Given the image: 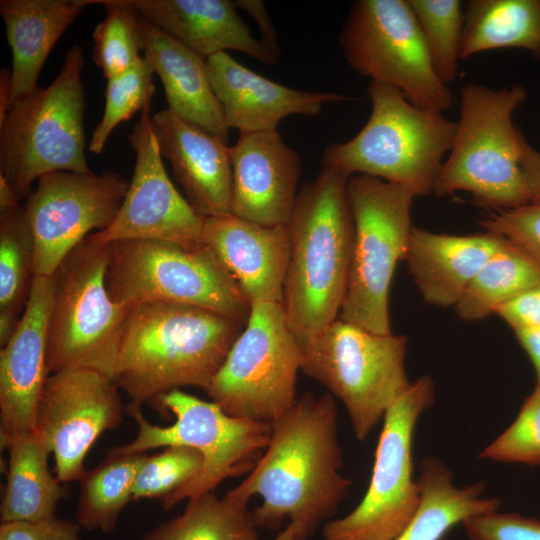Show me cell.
I'll list each match as a JSON object with an SVG mask.
<instances>
[{"label": "cell", "instance_id": "obj_8", "mask_svg": "<svg viewBox=\"0 0 540 540\" xmlns=\"http://www.w3.org/2000/svg\"><path fill=\"white\" fill-rule=\"evenodd\" d=\"M110 245L106 287L114 302L128 307L151 302L190 305L246 325L249 300L205 244L126 240Z\"/></svg>", "mask_w": 540, "mask_h": 540}, {"label": "cell", "instance_id": "obj_19", "mask_svg": "<svg viewBox=\"0 0 540 540\" xmlns=\"http://www.w3.org/2000/svg\"><path fill=\"white\" fill-rule=\"evenodd\" d=\"M54 277H34L20 324L0 351V434L10 438L35 430L40 398L49 377L48 322Z\"/></svg>", "mask_w": 540, "mask_h": 540}, {"label": "cell", "instance_id": "obj_28", "mask_svg": "<svg viewBox=\"0 0 540 540\" xmlns=\"http://www.w3.org/2000/svg\"><path fill=\"white\" fill-rule=\"evenodd\" d=\"M452 477L451 470L436 457L428 456L420 462V504L395 540H442L465 519L499 510L501 500L484 497L482 482L458 487Z\"/></svg>", "mask_w": 540, "mask_h": 540}, {"label": "cell", "instance_id": "obj_16", "mask_svg": "<svg viewBox=\"0 0 540 540\" xmlns=\"http://www.w3.org/2000/svg\"><path fill=\"white\" fill-rule=\"evenodd\" d=\"M119 390L112 378L88 368L65 369L47 378L35 431L48 444L61 483L79 481L94 442L120 424L125 407Z\"/></svg>", "mask_w": 540, "mask_h": 540}, {"label": "cell", "instance_id": "obj_11", "mask_svg": "<svg viewBox=\"0 0 540 540\" xmlns=\"http://www.w3.org/2000/svg\"><path fill=\"white\" fill-rule=\"evenodd\" d=\"M354 241L345 297L338 318L377 334L391 333L389 292L404 260L416 196L409 189L368 175L348 179Z\"/></svg>", "mask_w": 540, "mask_h": 540}, {"label": "cell", "instance_id": "obj_33", "mask_svg": "<svg viewBox=\"0 0 540 540\" xmlns=\"http://www.w3.org/2000/svg\"><path fill=\"white\" fill-rule=\"evenodd\" d=\"M34 271V239L24 206L0 213V318L20 321Z\"/></svg>", "mask_w": 540, "mask_h": 540}, {"label": "cell", "instance_id": "obj_14", "mask_svg": "<svg viewBox=\"0 0 540 540\" xmlns=\"http://www.w3.org/2000/svg\"><path fill=\"white\" fill-rule=\"evenodd\" d=\"M434 400V383L424 375L389 408L367 491L350 513L323 525L325 540H395L409 524L421 499L413 477V436L420 416Z\"/></svg>", "mask_w": 540, "mask_h": 540}, {"label": "cell", "instance_id": "obj_47", "mask_svg": "<svg viewBox=\"0 0 540 540\" xmlns=\"http://www.w3.org/2000/svg\"><path fill=\"white\" fill-rule=\"evenodd\" d=\"M272 540H298V530L294 523L289 522L285 529Z\"/></svg>", "mask_w": 540, "mask_h": 540}, {"label": "cell", "instance_id": "obj_2", "mask_svg": "<svg viewBox=\"0 0 540 540\" xmlns=\"http://www.w3.org/2000/svg\"><path fill=\"white\" fill-rule=\"evenodd\" d=\"M245 325L184 304L151 302L129 308L114 382L129 403L150 404L181 387L210 386Z\"/></svg>", "mask_w": 540, "mask_h": 540}, {"label": "cell", "instance_id": "obj_44", "mask_svg": "<svg viewBox=\"0 0 540 540\" xmlns=\"http://www.w3.org/2000/svg\"><path fill=\"white\" fill-rule=\"evenodd\" d=\"M515 336L529 356L535 371L536 384L540 387V328H516Z\"/></svg>", "mask_w": 540, "mask_h": 540}, {"label": "cell", "instance_id": "obj_4", "mask_svg": "<svg viewBox=\"0 0 540 540\" xmlns=\"http://www.w3.org/2000/svg\"><path fill=\"white\" fill-rule=\"evenodd\" d=\"M349 178L322 167L299 190L288 222L283 308L301 347L337 319L345 297L354 241Z\"/></svg>", "mask_w": 540, "mask_h": 540}, {"label": "cell", "instance_id": "obj_38", "mask_svg": "<svg viewBox=\"0 0 540 540\" xmlns=\"http://www.w3.org/2000/svg\"><path fill=\"white\" fill-rule=\"evenodd\" d=\"M479 457L503 463L540 465V387H534L515 420Z\"/></svg>", "mask_w": 540, "mask_h": 540}, {"label": "cell", "instance_id": "obj_24", "mask_svg": "<svg viewBox=\"0 0 540 540\" xmlns=\"http://www.w3.org/2000/svg\"><path fill=\"white\" fill-rule=\"evenodd\" d=\"M139 16L205 59L227 50L266 65L278 56L256 39L229 0H131Z\"/></svg>", "mask_w": 540, "mask_h": 540}, {"label": "cell", "instance_id": "obj_23", "mask_svg": "<svg viewBox=\"0 0 540 540\" xmlns=\"http://www.w3.org/2000/svg\"><path fill=\"white\" fill-rule=\"evenodd\" d=\"M504 242L488 231L452 235L412 227L404 260L425 302L454 307Z\"/></svg>", "mask_w": 540, "mask_h": 540}, {"label": "cell", "instance_id": "obj_30", "mask_svg": "<svg viewBox=\"0 0 540 540\" xmlns=\"http://www.w3.org/2000/svg\"><path fill=\"white\" fill-rule=\"evenodd\" d=\"M540 284V265L505 238L453 307L464 321L481 320Z\"/></svg>", "mask_w": 540, "mask_h": 540}, {"label": "cell", "instance_id": "obj_27", "mask_svg": "<svg viewBox=\"0 0 540 540\" xmlns=\"http://www.w3.org/2000/svg\"><path fill=\"white\" fill-rule=\"evenodd\" d=\"M1 445L9 453L1 522H38L54 517L58 502L67 497L68 490L49 470L48 444L34 430L1 438Z\"/></svg>", "mask_w": 540, "mask_h": 540}, {"label": "cell", "instance_id": "obj_29", "mask_svg": "<svg viewBox=\"0 0 540 540\" xmlns=\"http://www.w3.org/2000/svg\"><path fill=\"white\" fill-rule=\"evenodd\" d=\"M461 60L496 49H522L540 60V0H469Z\"/></svg>", "mask_w": 540, "mask_h": 540}, {"label": "cell", "instance_id": "obj_10", "mask_svg": "<svg viewBox=\"0 0 540 540\" xmlns=\"http://www.w3.org/2000/svg\"><path fill=\"white\" fill-rule=\"evenodd\" d=\"M301 349L300 371L344 404L359 441L411 384L404 335L373 333L337 318Z\"/></svg>", "mask_w": 540, "mask_h": 540}, {"label": "cell", "instance_id": "obj_32", "mask_svg": "<svg viewBox=\"0 0 540 540\" xmlns=\"http://www.w3.org/2000/svg\"><path fill=\"white\" fill-rule=\"evenodd\" d=\"M248 502L227 492L188 500L183 513L140 540H258Z\"/></svg>", "mask_w": 540, "mask_h": 540}, {"label": "cell", "instance_id": "obj_36", "mask_svg": "<svg viewBox=\"0 0 540 540\" xmlns=\"http://www.w3.org/2000/svg\"><path fill=\"white\" fill-rule=\"evenodd\" d=\"M153 74L151 65L142 57L131 68L107 79L104 113L89 142L90 152L101 154L111 133L120 123L137 112L150 110L155 93Z\"/></svg>", "mask_w": 540, "mask_h": 540}, {"label": "cell", "instance_id": "obj_3", "mask_svg": "<svg viewBox=\"0 0 540 540\" xmlns=\"http://www.w3.org/2000/svg\"><path fill=\"white\" fill-rule=\"evenodd\" d=\"M526 97L521 84L495 90L469 82L462 88L455 137L433 190L437 197L465 191L497 212L540 203V152L513 123Z\"/></svg>", "mask_w": 540, "mask_h": 540}, {"label": "cell", "instance_id": "obj_45", "mask_svg": "<svg viewBox=\"0 0 540 540\" xmlns=\"http://www.w3.org/2000/svg\"><path fill=\"white\" fill-rule=\"evenodd\" d=\"M11 99V70L2 67L0 70V122L10 109Z\"/></svg>", "mask_w": 540, "mask_h": 540}, {"label": "cell", "instance_id": "obj_40", "mask_svg": "<svg viewBox=\"0 0 540 540\" xmlns=\"http://www.w3.org/2000/svg\"><path fill=\"white\" fill-rule=\"evenodd\" d=\"M462 526L468 540H540V521L517 513L475 515Z\"/></svg>", "mask_w": 540, "mask_h": 540}, {"label": "cell", "instance_id": "obj_46", "mask_svg": "<svg viewBox=\"0 0 540 540\" xmlns=\"http://www.w3.org/2000/svg\"><path fill=\"white\" fill-rule=\"evenodd\" d=\"M19 200L9 181L0 174V213L18 207Z\"/></svg>", "mask_w": 540, "mask_h": 540}, {"label": "cell", "instance_id": "obj_20", "mask_svg": "<svg viewBox=\"0 0 540 540\" xmlns=\"http://www.w3.org/2000/svg\"><path fill=\"white\" fill-rule=\"evenodd\" d=\"M202 240L251 306L261 302L283 304L291 254L288 224L265 226L228 213L204 218Z\"/></svg>", "mask_w": 540, "mask_h": 540}, {"label": "cell", "instance_id": "obj_9", "mask_svg": "<svg viewBox=\"0 0 540 540\" xmlns=\"http://www.w3.org/2000/svg\"><path fill=\"white\" fill-rule=\"evenodd\" d=\"M111 245L89 235L53 274L48 322L49 374L76 368L99 371L114 380L128 306L114 302L106 287Z\"/></svg>", "mask_w": 540, "mask_h": 540}, {"label": "cell", "instance_id": "obj_37", "mask_svg": "<svg viewBox=\"0 0 540 540\" xmlns=\"http://www.w3.org/2000/svg\"><path fill=\"white\" fill-rule=\"evenodd\" d=\"M202 467L203 459L196 450L184 446L165 447L143 462L133 484L132 500L162 502L192 480Z\"/></svg>", "mask_w": 540, "mask_h": 540}, {"label": "cell", "instance_id": "obj_21", "mask_svg": "<svg viewBox=\"0 0 540 540\" xmlns=\"http://www.w3.org/2000/svg\"><path fill=\"white\" fill-rule=\"evenodd\" d=\"M208 77L228 128L239 132L277 130L290 115H319L326 104L350 100L335 92L289 88L250 70L227 52L206 59Z\"/></svg>", "mask_w": 540, "mask_h": 540}, {"label": "cell", "instance_id": "obj_34", "mask_svg": "<svg viewBox=\"0 0 540 540\" xmlns=\"http://www.w3.org/2000/svg\"><path fill=\"white\" fill-rule=\"evenodd\" d=\"M106 9L93 31V59L108 79L131 68L143 56L140 16L131 0H92Z\"/></svg>", "mask_w": 540, "mask_h": 540}, {"label": "cell", "instance_id": "obj_12", "mask_svg": "<svg viewBox=\"0 0 540 540\" xmlns=\"http://www.w3.org/2000/svg\"><path fill=\"white\" fill-rule=\"evenodd\" d=\"M301 355L283 304L255 303L206 393L230 416L273 423L298 400Z\"/></svg>", "mask_w": 540, "mask_h": 540}, {"label": "cell", "instance_id": "obj_35", "mask_svg": "<svg viewBox=\"0 0 540 540\" xmlns=\"http://www.w3.org/2000/svg\"><path fill=\"white\" fill-rule=\"evenodd\" d=\"M418 20L435 72L446 85L455 81L464 26L459 0H408Z\"/></svg>", "mask_w": 540, "mask_h": 540}, {"label": "cell", "instance_id": "obj_15", "mask_svg": "<svg viewBox=\"0 0 540 540\" xmlns=\"http://www.w3.org/2000/svg\"><path fill=\"white\" fill-rule=\"evenodd\" d=\"M129 183L120 174L58 171L43 175L24 205L34 239L35 276H52L93 230L115 220Z\"/></svg>", "mask_w": 540, "mask_h": 540}, {"label": "cell", "instance_id": "obj_5", "mask_svg": "<svg viewBox=\"0 0 540 540\" xmlns=\"http://www.w3.org/2000/svg\"><path fill=\"white\" fill-rule=\"evenodd\" d=\"M371 114L350 140L332 143L322 167L401 185L416 197L433 193L456 133V122L422 109L396 88L370 81Z\"/></svg>", "mask_w": 540, "mask_h": 540}, {"label": "cell", "instance_id": "obj_41", "mask_svg": "<svg viewBox=\"0 0 540 540\" xmlns=\"http://www.w3.org/2000/svg\"><path fill=\"white\" fill-rule=\"evenodd\" d=\"M76 521L56 516L38 522H2L0 540H81Z\"/></svg>", "mask_w": 540, "mask_h": 540}, {"label": "cell", "instance_id": "obj_17", "mask_svg": "<svg viewBox=\"0 0 540 540\" xmlns=\"http://www.w3.org/2000/svg\"><path fill=\"white\" fill-rule=\"evenodd\" d=\"M149 111L140 113L128 136L136 162L118 214L108 228L90 236L103 244L163 240L188 247L201 246L204 244V218L195 212L171 182L164 168Z\"/></svg>", "mask_w": 540, "mask_h": 540}, {"label": "cell", "instance_id": "obj_7", "mask_svg": "<svg viewBox=\"0 0 540 540\" xmlns=\"http://www.w3.org/2000/svg\"><path fill=\"white\" fill-rule=\"evenodd\" d=\"M141 407L129 402L125 407L138 427L135 439L110 451L135 454L158 447L184 446L196 450L203 459L201 471L161 502L166 510L180 501L214 492L228 478L249 473L271 437L272 423L230 416L215 402L180 389L164 394L159 401L157 412L165 419L170 414L175 417L169 426L149 422Z\"/></svg>", "mask_w": 540, "mask_h": 540}, {"label": "cell", "instance_id": "obj_43", "mask_svg": "<svg viewBox=\"0 0 540 540\" xmlns=\"http://www.w3.org/2000/svg\"><path fill=\"white\" fill-rule=\"evenodd\" d=\"M234 4L237 8L244 10L252 18L255 19L261 32V41L274 54L279 56L280 49L278 46L275 29L267 13L264 3L260 0H237L234 1Z\"/></svg>", "mask_w": 540, "mask_h": 540}, {"label": "cell", "instance_id": "obj_22", "mask_svg": "<svg viewBox=\"0 0 540 540\" xmlns=\"http://www.w3.org/2000/svg\"><path fill=\"white\" fill-rule=\"evenodd\" d=\"M152 126L160 153L195 212L203 218L230 213L232 169L227 143L168 109L152 116Z\"/></svg>", "mask_w": 540, "mask_h": 540}, {"label": "cell", "instance_id": "obj_18", "mask_svg": "<svg viewBox=\"0 0 540 540\" xmlns=\"http://www.w3.org/2000/svg\"><path fill=\"white\" fill-rule=\"evenodd\" d=\"M229 156L230 214L265 226L288 224L302 171L297 151L277 130L241 132Z\"/></svg>", "mask_w": 540, "mask_h": 540}, {"label": "cell", "instance_id": "obj_31", "mask_svg": "<svg viewBox=\"0 0 540 540\" xmlns=\"http://www.w3.org/2000/svg\"><path fill=\"white\" fill-rule=\"evenodd\" d=\"M147 456L109 450L101 463L83 474L75 511L81 528L104 533L115 529L123 508L132 501L133 484Z\"/></svg>", "mask_w": 540, "mask_h": 540}, {"label": "cell", "instance_id": "obj_1", "mask_svg": "<svg viewBox=\"0 0 540 540\" xmlns=\"http://www.w3.org/2000/svg\"><path fill=\"white\" fill-rule=\"evenodd\" d=\"M337 407L330 393L310 392L272 423L262 456L237 486L233 496L262 503L251 510L257 528L274 530L284 519L296 525L298 540L311 536L348 495L352 481L341 474L343 454L338 439Z\"/></svg>", "mask_w": 540, "mask_h": 540}, {"label": "cell", "instance_id": "obj_42", "mask_svg": "<svg viewBox=\"0 0 540 540\" xmlns=\"http://www.w3.org/2000/svg\"><path fill=\"white\" fill-rule=\"evenodd\" d=\"M496 314L512 329L540 328V284L501 306Z\"/></svg>", "mask_w": 540, "mask_h": 540}, {"label": "cell", "instance_id": "obj_26", "mask_svg": "<svg viewBox=\"0 0 540 540\" xmlns=\"http://www.w3.org/2000/svg\"><path fill=\"white\" fill-rule=\"evenodd\" d=\"M92 0H1L12 51L10 107L38 86L41 69L64 31Z\"/></svg>", "mask_w": 540, "mask_h": 540}, {"label": "cell", "instance_id": "obj_6", "mask_svg": "<svg viewBox=\"0 0 540 540\" xmlns=\"http://www.w3.org/2000/svg\"><path fill=\"white\" fill-rule=\"evenodd\" d=\"M84 64L83 50L73 45L53 82L18 99L0 122V174L19 201L43 175L93 173L85 157Z\"/></svg>", "mask_w": 540, "mask_h": 540}, {"label": "cell", "instance_id": "obj_13", "mask_svg": "<svg viewBox=\"0 0 540 540\" xmlns=\"http://www.w3.org/2000/svg\"><path fill=\"white\" fill-rule=\"evenodd\" d=\"M339 42L352 69L398 89L415 106L444 113L453 105L408 0L355 1Z\"/></svg>", "mask_w": 540, "mask_h": 540}, {"label": "cell", "instance_id": "obj_25", "mask_svg": "<svg viewBox=\"0 0 540 540\" xmlns=\"http://www.w3.org/2000/svg\"><path fill=\"white\" fill-rule=\"evenodd\" d=\"M143 57L165 90L168 110L228 142L229 128L211 87L206 59L140 16Z\"/></svg>", "mask_w": 540, "mask_h": 540}, {"label": "cell", "instance_id": "obj_39", "mask_svg": "<svg viewBox=\"0 0 540 540\" xmlns=\"http://www.w3.org/2000/svg\"><path fill=\"white\" fill-rule=\"evenodd\" d=\"M479 224L520 247L540 265V203L498 211Z\"/></svg>", "mask_w": 540, "mask_h": 540}]
</instances>
